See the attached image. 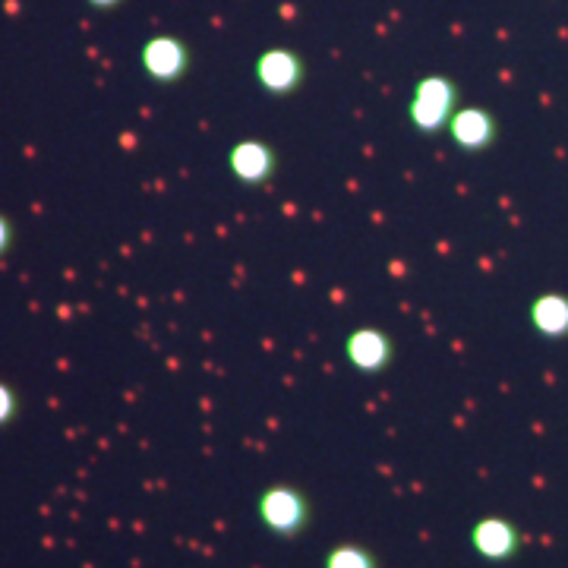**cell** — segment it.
Listing matches in <instances>:
<instances>
[{
  "label": "cell",
  "instance_id": "obj_1",
  "mask_svg": "<svg viewBox=\"0 0 568 568\" xmlns=\"http://www.w3.org/2000/svg\"><path fill=\"white\" fill-rule=\"evenodd\" d=\"M256 515L263 521V528L275 537H301L310 521H313V503L304 489L291 487V484H272L260 493L256 499Z\"/></svg>",
  "mask_w": 568,
  "mask_h": 568
},
{
  "label": "cell",
  "instance_id": "obj_2",
  "mask_svg": "<svg viewBox=\"0 0 568 568\" xmlns=\"http://www.w3.org/2000/svg\"><path fill=\"white\" fill-rule=\"evenodd\" d=\"M458 108H462V92L455 82L448 77H424L410 92L407 118L420 133H439L448 130Z\"/></svg>",
  "mask_w": 568,
  "mask_h": 568
},
{
  "label": "cell",
  "instance_id": "obj_3",
  "mask_svg": "<svg viewBox=\"0 0 568 568\" xmlns=\"http://www.w3.org/2000/svg\"><path fill=\"white\" fill-rule=\"evenodd\" d=\"M253 77L268 95H291L306 80V63L291 48H268L253 67Z\"/></svg>",
  "mask_w": 568,
  "mask_h": 568
},
{
  "label": "cell",
  "instance_id": "obj_4",
  "mask_svg": "<svg viewBox=\"0 0 568 568\" xmlns=\"http://www.w3.org/2000/svg\"><path fill=\"white\" fill-rule=\"evenodd\" d=\"M140 63L145 70V77H152L155 82H178L186 77L190 70V48L186 41L174 39V36H152L142 44Z\"/></svg>",
  "mask_w": 568,
  "mask_h": 568
},
{
  "label": "cell",
  "instance_id": "obj_5",
  "mask_svg": "<svg viewBox=\"0 0 568 568\" xmlns=\"http://www.w3.org/2000/svg\"><path fill=\"white\" fill-rule=\"evenodd\" d=\"M470 549L487 562H508L521 549V530L508 518H480L470 528Z\"/></svg>",
  "mask_w": 568,
  "mask_h": 568
},
{
  "label": "cell",
  "instance_id": "obj_6",
  "mask_svg": "<svg viewBox=\"0 0 568 568\" xmlns=\"http://www.w3.org/2000/svg\"><path fill=\"white\" fill-rule=\"evenodd\" d=\"M275 149L265 140H241L227 152V171L244 186H260L275 174Z\"/></svg>",
  "mask_w": 568,
  "mask_h": 568
},
{
  "label": "cell",
  "instance_id": "obj_7",
  "mask_svg": "<svg viewBox=\"0 0 568 568\" xmlns=\"http://www.w3.org/2000/svg\"><path fill=\"white\" fill-rule=\"evenodd\" d=\"M392 354H395L392 338H388L386 332L373 328V325L354 328L345 338L347 364L354 366V369H361V373H383L392 364Z\"/></svg>",
  "mask_w": 568,
  "mask_h": 568
},
{
  "label": "cell",
  "instance_id": "obj_8",
  "mask_svg": "<svg viewBox=\"0 0 568 568\" xmlns=\"http://www.w3.org/2000/svg\"><path fill=\"white\" fill-rule=\"evenodd\" d=\"M496 118L484 108H458V114L448 123V136L465 152H484L496 140Z\"/></svg>",
  "mask_w": 568,
  "mask_h": 568
},
{
  "label": "cell",
  "instance_id": "obj_9",
  "mask_svg": "<svg viewBox=\"0 0 568 568\" xmlns=\"http://www.w3.org/2000/svg\"><path fill=\"white\" fill-rule=\"evenodd\" d=\"M530 328L547 342H566L568 338V294L562 291H544L528 306Z\"/></svg>",
  "mask_w": 568,
  "mask_h": 568
},
{
  "label": "cell",
  "instance_id": "obj_10",
  "mask_svg": "<svg viewBox=\"0 0 568 568\" xmlns=\"http://www.w3.org/2000/svg\"><path fill=\"white\" fill-rule=\"evenodd\" d=\"M323 568H379L376 556L361 544H338L325 552Z\"/></svg>",
  "mask_w": 568,
  "mask_h": 568
},
{
  "label": "cell",
  "instance_id": "obj_11",
  "mask_svg": "<svg viewBox=\"0 0 568 568\" xmlns=\"http://www.w3.org/2000/svg\"><path fill=\"white\" fill-rule=\"evenodd\" d=\"M13 407H17V402H13V392L7 386H0V424H7L10 417H13Z\"/></svg>",
  "mask_w": 568,
  "mask_h": 568
},
{
  "label": "cell",
  "instance_id": "obj_12",
  "mask_svg": "<svg viewBox=\"0 0 568 568\" xmlns=\"http://www.w3.org/2000/svg\"><path fill=\"white\" fill-rule=\"evenodd\" d=\"M7 244H10V224L0 219V250H7Z\"/></svg>",
  "mask_w": 568,
  "mask_h": 568
},
{
  "label": "cell",
  "instance_id": "obj_13",
  "mask_svg": "<svg viewBox=\"0 0 568 568\" xmlns=\"http://www.w3.org/2000/svg\"><path fill=\"white\" fill-rule=\"evenodd\" d=\"M92 7H99V10H111V7H118L121 0H89Z\"/></svg>",
  "mask_w": 568,
  "mask_h": 568
}]
</instances>
